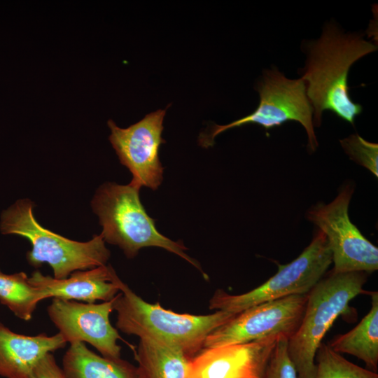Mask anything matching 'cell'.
<instances>
[{"mask_svg": "<svg viewBox=\"0 0 378 378\" xmlns=\"http://www.w3.org/2000/svg\"><path fill=\"white\" fill-rule=\"evenodd\" d=\"M115 297L116 328L140 339H150L181 351L190 359L199 353L206 337L237 314L223 311L206 315L178 314L150 304L121 281Z\"/></svg>", "mask_w": 378, "mask_h": 378, "instance_id": "7a4b0ae2", "label": "cell"}, {"mask_svg": "<svg viewBox=\"0 0 378 378\" xmlns=\"http://www.w3.org/2000/svg\"><path fill=\"white\" fill-rule=\"evenodd\" d=\"M288 338L279 335L261 378H298L288 351Z\"/></svg>", "mask_w": 378, "mask_h": 378, "instance_id": "44dd1931", "label": "cell"}, {"mask_svg": "<svg viewBox=\"0 0 378 378\" xmlns=\"http://www.w3.org/2000/svg\"><path fill=\"white\" fill-rule=\"evenodd\" d=\"M340 144L351 160L378 176V144L366 141L355 134L342 140Z\"/></svg>", "mask_w": 378, "mask_h": 378, "instance_id": "ffe728a7", "label": "cell"}, {"mask_svg": "<svg viewBox=\"0 0 378 378\" xmlns=\"http://www.w3.org/2000/svg\"><path fill=\"white\" fill-rule=\"evenodd\" d=\"M66 343L59 332L51 336L44 333L24 335L13 332L0 322V377L32 378L38 363Z\"/></svg>", "mask_w": 378, "mask_h": 378, "instance_id": "5bb4252c", "label": "cell"}, {"mask_svg": "<svg viewBox=\"0 0 378 378\" xmlns=\"http://www.w3.org/2000/svg\"><path fill=\"white\" fill-rule=\"evenodd\" d=\"M135 359L139 378H185L190 360L179 350L150 339H140Z\"/></svg>", "mask_w": 378, "mask_h": 378, "instance_id": "e0dca14e", "label": "cell"}, {"mask_svg": "<svg viewBox=\"0 0 378 378\" xmlns=\"http://www.w3.org/2000/svg\"><path fill=\"white\" fill-rule=\"evenodd\" d=\"M114 298L99 304L52 298L47 312L66 342H87L102 356L118 359L121 347L117 342L120 337L110 321Z\"/></svg>", "mask_w": 378, "mask_h": 378, "instance_id": "8fae6325", "label": "cell"}, {"mask_svg": "<svg viewBox=\"0 0 378 378\" xmlns=\"http://www.w3.org/2000/svg\"><path fill=\"white\" fill-rule=\"evenodd\" d=\"M371 307L350 331L335 336L328 344L338 354H347L363 361L367 369L378 370V292L368 293Z\"/></svg>", "mask_w": 378, "mask_h": 378, "instance_id": "2e32d148", "label": "cell"}, {"mask_svg": "<svg viewBox=\"0 0 378 378\" xmlns=\"http://www.w3.org/2000/svg\"><path fill=\"white\" fill-rule=\"evenodd\" d=\"M44 299L43 292L30 283L26 273L7 274L0 270V303L18 318L31 320L37 304Z\"/></svg>", "mask_w": 378, "mask_h": 378, "instance_id": "ac0fdd59", "label": "cell"}, {"mask_svg": "<svg viewBox=\"0 0 378 378\" xmlns=\"http://www.w3.org/2000/svg\"><path fill=\"white\" fill-rule=\"evenodd\" d=\"M140 188L131 183H106L97 190L92 208L102 227L105 242L119 246L125 255L134 258L144 247L156 246L175 253L200 270L198 262L186 253L187 248L158 231L155 220L146 213L139 198Z\"/></svg>", "mask_w": 378, "mask_h": 378, "instance_id": "3957f363", "label": "cell"}, {"mask_svg": "<svg viewBox=\"0 0 378 378\" xmlns=\"http://www.w3.org/2000/svg\"><path fill=\"white\" fill-rule=\"evenodd\" d=\"M367 273H336L323 276L307 293L302 322L288 340V351L298 378H314L315 356L322 340L335 321L349 312V303L364 292Z\"/></svg>", "mask_w": 378, "mask_h": 378, "instance_id": "5b68a950", "label": "cell"}, {"mask_svg": "<svg viewBox=\"0 0 378 378\" xmlns=\"http://www.w3.org/2000/svg\"><path fill=\"white\" fill-rule=\"evenodd\" d=\"M30 283L39 288L44 298L94 303L107 302L120 293L122 281L111 265L72 272L65 279H55L34 271Z\"/></svg>", "mask_w": 378, "mask_h": 378, "instance_id": "4fadbf2b", "label": "cell"}, {"mask_svg": "<svg viewBox=\"0 0 378 378\" xmlns=\"http://www.w3.org/2000/svg\"><path fill=\"white\" fill-rule=\"evenodd\" d=\"M166 109L151 112L127 128L119 127L112 120L107 122L111 130L109 141L120 163L132 174L130 183L140 188L146 186L156 190L162 181L164 168L159 149L165 143L162 133Z\"/></svg>", "mask_w": 378, "mask_h": 378, "instance_id": "30bf717a", "label": "cell"}, {"mask_svg": "<svg viewBox=\"0 0 378 378\" xmlns=\"http://www.w3.org/2000/svg\"><path fill=\"white\" fill-rule=\"evenodd\" d=\"M354 192L344 188L329 204H319L307 213V218L326 236L332 253V270L336 273L378 269V248L368 240L351 221L348 208Z\"/></svg>", "mask_w": 378, "mask_h": 378, "instance_id": "ba28073f", "label": "cell"}, {"mask_svg": "<svg viewBox=\"0 0 378 378\" xmlns=\"http://www.w3.org/2000/svg\"><path fill=\"white\" fill-rule=\"evenodd\" d=\"M33 203L20 200L1 215L3 234H17L27 238L31 250L27 253L29 263L39 267L48 264L54 278L68 277L72 272L106 265L111 253L102 234L94 235L85 242L74 241L46 229L33 214Z\"/></svg>", "mask_w": 378, "mask_h": 378, "instance_id": "277c9868", "label": "cell"}, {"mask_svg": "<svg viewBox=\"0 0 378 378\" xmlns=\"http://www.w3.org/2000/svg\"><path fill=\"white\" fill-rule=\"evenodd\" d=\"M332 263L325 234L318 230L295 260L279 266L277 272L257 288L240 295L217 290L209 309L238 314L253 306L292 295L307 294L324 276Z\"/></svg>", "mask_w": 378, "mask_h": 378, "instance_id": "8992f818", "label": "cell"}, {"mask_svg": "<svg viewBox=\"0 0 378 378\" xmlns=\"http://www.w3.org/2000/svg\"><path fill=\"white\" fill-rule=\"evenodd\" d=\"M62 369L66 378H139L136 367L130 362L104 357L81 342L70 344Z\"/></svg>", "mask_w": 378, "mask_h": 378, "instance_id": "9a60e30c", "label": "cell"}, {"mask_svg": "<svg viewBox=\"0 0 378 378\" xmlns=\"http://www.w3.org/2000/svg\"><path fill=\"white\" fill-rule=\"evenodd\" d=\"M279 335L203 348L189 360L185 378H261Z\"/></svg>", "mask_w": 378, "mask_h": 378, "instance_id": "7c38bea8", "label": "cell"}, {"mask_svg": "<svg viewBox=\"0 0 378 378\" xmlns=\"http://www.w3.org/2000/svg\"><path fill=\"white\" fill-rule=\"evenodd\" d=\"M32 378H66L52 353L45 356L33 370Z\"/></svg>", "mask_w": 378, "mask_h": 378, "instance_id": "7402d4cb", "label": "cell"}, {"mask_svg": "<svg viewBox=\"0 0 378 378\" xmlns=\"http://www.w3.org/2000/svg\"><path fill=\"white\" fill-rule=\"evenodd\" d=\"M315 359L314 378H378L377 372L351 363L322 342L316 351Z\"/></svg>", "mask_w": 378, "mask_h": 378, "instance_id": "d6986e66", "label": "cell"}, {"mask_svg": "<svg viewBox=\"0 0 378 378\" xmlns=\"http://www.w3.org/2000/svg\"><path fill=\"white\" fill-rule=\"evenodd\" d=\"M255 90L260 102L253 112L227 125H214L208 133L200 135V144L205 148L211 146L219 134L249 123L258 124L267 130L288 121H295L304 127L308 147L315 150L318 142L314 130V111L307 96L304 82L301 78H288L273 67L263 71Z\"/></svg>", "mask_w": 378, "mask_h": 378, "instance_id": "52a82bcc", "label": "cell"}, {"mask_svg": "<svg viewBox=\"0 0 378 378\" xmlns=\"http://www.w3.org/2000/svg\"><path fill=\"white\" fill-rule=\"evenodd\" d=\"M307 60L300 78L313 108L314 126L318 127L323 111L354 125L363 111L349 95L348 75L351 66L377 46L357 34H347L332 23L326 24L317 40L304 46Z\"/></svg>", "mask_w": 378, "mask_h": 378, "instance_id": "6da1fadb", "label": "cell"}, {"mask_svg": "<svg viewBox=\"0 0 378 378\" xmlns=\"http://www.w3.org/2000/svg\"><path fill=\"white\" fill-rule=\"evenodd\" d=\"M307 302V294L292 295L248 308L213 330L203 348L244 344L273 335L289 340L302 322Z\"/></svg>", "mask_w": 378, "mask_h": 378, "instance_id": "9c48e42d", "label": "cell"}]
</instances>
